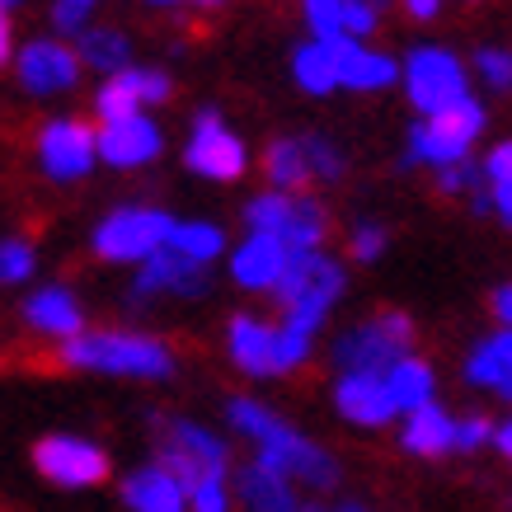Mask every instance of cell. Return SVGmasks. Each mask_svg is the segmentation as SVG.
I'll list each match as a JSON object with an SVG mask.
<instances>
[{"label":"cell","instance_id":"obj_1","mask_svg":"<svg viewBox=\"0 0 512 512\" xmlns=\"http://www.w3.org/2000/svg\"><path fill=\"white\" fill-rule=\"evenodd\" d=\"M226 423L254 447V461H259V466L278 470V475H287V480L301 484V489L325 494V489L339 484V461H334L315 437H306L301 428H292V423L282 419V414H273L268 404L249 400V395H231V400H226Z\"/></svg>","mask_w":512,"mask_h":512},{"label":"cell","instance_id":"obj_2","mask_svg":"<svg viewBox=\"0 0 512 512\" xmlns=\"http://www.w3.org/2000/svg\"><path fill=\"white\" fill-rule=\"evenodd\" d=\"M71 372L90 376H127V381H165L174 376L170 343L156 334H132V329H85L80 339L57 348Z\"/></svg>","mask_w":512,"mask_h":512},{"label":"cell","instance_id":"obj_3","mask_svg":"<svg viewBox=\"0 0 512 512\" xmlns=\"http://www.w3.org/2000/svg\"><path fill=\"white\" fill-rule=\"evenodd\" d=\"M343 287H348V273H343V264L334 254H325V249L292 254V264H287L278 292H273V301H278V311H282L278 325L301 334V339H315L325 329L329 311L339 306Z\"/></svg>","mask_w":512,"mask_h":512},{"label":"cell","instance_id":"obj_4","mask_svg":"<svg viewBox=\"0 0 512 512\" xmlns=\"http://www.w3.org/2000/svg\"><path fill=\"white\" fill-rule=\"evenodd\" d=\"M311 348H315V339H301L292 329L268 325L264 315L235 311L231 325H226V353H231V362L245 376H259V381L306 367V362H311Z\"/></svg>","mask_w":512,"mask_h":512},{"label":"cell","instance_id":"obj_5","mask_svg":"<svg viewBox=\"0 0 512 512\" xmlns=\"http://www.w3.org/2000/svg\"><path fill=\"white\" fill-rule=\"evenodd\" d=\"M414 348V320L404 311H376L372 320L343 329L334 339V367L357 376H386Z\"/></svg>","mask_w":512,"mask_h":512},{"label":"cell","instance_id":"obj_6","mask_svg":"<svg viewBox=\"0 0 512 512\" xmlns=\"http://www.w3.org/2000/svg\"><path fill=\"white\" fill-rule=\"evenodd\" d=\"M484 132V104L480 99H466L447 113H433V118H419L409 127V146H404V165H433V170H451L470 160V146L480 141Z\"/></svg>","mask_w":512,"mask_h":512},{"label":"cell","instance_id":"obj_7","mask_svg":"<svg viewBox=\"0 0 512 512\" xmlns=\"http://www.w3.org/2000/svg\"><path fill=\"white\" fill-rule=\"evenodd\" d=\"M179 221L170 212H160V207H118L109 217L94 226L90 245L99 259H109V264H146V259H156L170 249V235Z\"/></svg>","mask_w":512,"mask_h":512},{"label":"cell","instance_id":"obj_8","mask_svg":"<svg viewBox=\"0 0 512 512\" xmlns=\"http://www.w3.org/2000/svg\"><path fill=\"white\" fill-rule=\"evenodd\" d=\"M404 94H409V104L419 109V118H433V113H447L456 104H466L470 99V76L461 57L447 52V47L437 43H423L414 47L409 57H404Z\"/></svg>","mask_w":512,"mask_h":512},{"label":"cell","instance_id":"obj_9","mask_svg":"<svg viewBox=\"0 0 512 512\" xmlns=\"http://www.w3.org/2000/svg\"><path fill=\"white\" fill-rule=\"evenodd\" d=\"M160 466H170L179 480L198 484V480H231V447L221 442L207 423L198 419H170L160 423Z\"/></svg>","mask_w":512,"mask_h":512},{"label":"cell","instance_id":"obj_10","mask_svg":"<svg viewBox=\"0 0 512 512\" xmlns=\"http://www.w3.org/2000/svg\"><path fill=\"white\" fill-rule=\"evenodd\" d=\"M33 470H38L52 489L80 494V489H99V484L109 480L113 461H109V451L99 447V442H90V437L47 433L33 442Z\"/></svg>","mask_w":512,"mask_h":512},{"label":"cell","instance_id":"obj_11","mask_svg":"<svg viewBox=\"0 0 512 512\" xmlns=\"http://www.w3.org/2000/svg\"><path fill=\"white\" fill-rule=\"evenodd\" d=\"M184 165L198 174V179L235 184V179L249 170V151H245V141L226 127V118H221L217 109H198L193 113V127H188Z\"/></svg>","mask_w":512,"mask_h":512},{"label":"cell","instance_id":"obj_12","mask_svg":"<svg viewBox=\"0 0 512 512\" xmlns=\"http://www.w3.org/2000/svg\"><path fill=\"white\" fill-rule=\"evenodd\" d=\"M38 165L52 184H76L99 165V127L85 118H52L38 132Z\"/></svg>","mask_w":512,"mask_h":512},{"label":"cell","instance_id":"obj_13","mask_svg":"<svg viewBox=\"0 0 512 512\" xmlns=\"http://www.w3.org/2000/svg\"><path fill=\"white\" fill-rule=\"evenodd\" d=\"M15 71H19V85L29 94H71L80 85V62L76 43H66V38H29V43L19 47L15 57Z\"/></svg>","mask_w":512,"mask_h":512},{"label":"cell","instance_id":"obj_14","mask_svg":"<svg viewBox=\"0 0 512 512\" xmlns=\"http://www.w3.org/2000/svg\"><path fill=\"white\" fill-rule=\"evenodd\" d=\"M292 264V249L282 245L278 235H249L226 254V268H231L235 287H245V292H278L282 273Z\"/></svg>","mask_w":512,"mask_h":512},{"label":"cell","instance_id":"obj_15","mask_svg":"<svg viewBox=\"0 0 512 512\" xmlns=\"http://www.w3.org/2000/svg\"><path fill=\"white\" fill-rule=\"evenodd\" d=\"M235 503L245 512H329L325 503L301 494V484H292L278 470L249 461L240 475H235Z\"/></svg>","mask_w":512,"mask_h":512},{"label":"cell","instance_id":"obj_16","mask_svg":"<svg viewBox=\"0 0 512 512\" xmlns=\"http://www.w3.org/2000/svg\"><path fill=\"white\" fill-rule=\"evenodd\" d=\"M165 151V132L151 113H137V118H123V123L99 127V160L113 165V170H141Z\"/></svg>","mask_w":512,"mask_h":512},{"label":"cell","instance_id":"obj_17","mask_svg":"<svg viewBox=\"0 0 512 512\" xmlns=\"http://www.w3.org/2000/svg\"><path fill=\"white\" fill-rule=\"evenodd\" d=\"M334 409H339V419L353 423V428H386V423L400 419V409L390 400L386 376L343 372L339 381H334Z\"/></svg>","mask_w":512,"mask_h":512},{"label":"cell","instance_id":"obj_18","mask_svg":"<svg viewBox=\"0 0 512 512\" xmlns=\"http://www.w3.org/2000/svg\"><path fill=\"white\" fill-rule=\"evenodd\" d=\"M329 52H334L339 90L376 94V90H390V85L404 76V66L395 62L390 52H376V47L357 43V38H339V43H329Z\"/></svg>","mask_w":512,"mask_h":512},{"label":"cell","instance_id":"obj_19","mask_svg":"<svg viewBox=\"0 0 512 512\" xmlns=\"http://www.w3.org/2000/svg\"><path fill=\"white\" fill-rule=\"evenodd\" d=\"M137 301H156V296H202L207 292V268L184 259V254H156L137 268V282H132Z\"/></svg>","mask_w":512,"mask_h":512},{"label":"cell","instance_id":"obj_20","mask_svg":"<svg viewBox=\"0 0 512 512\" xmlns=\"http://www.w3.org/2000/svg\"><path fill=\"white\" fill-rule=\"evenodd\" d=\"M24 320H29L33 334H47V339H57V343H71L85 334V311H80V301L71 296V287H62V282L38 287L24 301Z\"/></svg>","mask_w":512,"mask_h":512},{"label":"cell","instance_id":"obj_21","mask_svg":"<svg viewBox=\"0 0 512 512\" xmlns=\"http://www.w3.org/2000/svg\"><path fill=\"white\" fill-rule=\"evenodd\" d=\"M123 508L127 512H188V489L170 466L146 461L123 480Z\"/></svg>","mask_w":512,"mask_h":512},{"label":"cell","instance_id":"obj_22","mask_svg":"<svg viewBox=\"0 0 512 512\" xmlns=\"http://www.w3.org/2000/svg\"><path fill=\"white\" fill-rule=\"evenodd\" d=\"M400 447L409 451V456H419V461H437V456L456 451V419H451L442 404H423L419 414L404 419Z\"/></svg>","mask_w":512,"mask_h":512},{"label":"cell","instance_id":"obj_23","mask_svg":"<svg viewBox=\"0 0 512 512\" xmlns=\"http://www.w3.org/2000/svg\"><path fill=\"white\" fill-rule=\"evenodd\" d=\"M466 381L480 390H498L512 395V329H494L489 339H480L466 357Z\"/></svg>","mask_w":512,"mask_h":512},{"label":"cell","instance_id":"obj_24","mask_svg":"<svg viewBox=\"0 0 512 512\" xmlns=\"http://www.w3.org/2000/svg\"><path fill=\"white\" fill-rule=\"evenodd\" d=\"M470 207L475 217H498L503 226H512V141H498L484 156V184L470 198Z\"/></svg>","mask_w":512,"mask_h":512},{"label":"cell","instance_id":"obj_25","mask_svg":"<svg viewBox=\"0 0 512 512\" xmlns=\"http://www.w3.org/2000/svg\"><path fill=\"white\" fill-rule=\"evenodd\" d=\"M76 52H80V62H85V71H99L104 80L132 71V43H127V33L113 29V24H90V29L76 38Z\"/></svg>","mask_w":512,"mask_h":512},{"label":"cell","instance_id":"obj_26","mask_svg":"<svg viewBox=\"0 0 512 512\" xmlns=\"http://www.w3.org/2000/svg\"><path fill=\"white\" fill-rule=\"evenodd\" d=\"M386 386H390V400H395V409H400V419L419 414L423 404H437V376H433V367H428L423 357H414V353L390 367V372H386Z\"/></svg>","mask_w":512,"mask_h":512},{"label":"cell","instance_id":"obj_27","mask_svg":"<svg viewBox=\"0 0 512 512\" xmlns=\"http://www.w3.org/2000/svg\"><path fill=\"white\" fill-rule=\"evenodd\" d=\"M292 80L306 94H329L339 90V71H334V52L320 38H306V43L292 47Z\"/></svg>","mask_w":512,"mask_h":512},{"label":"cell","instance_id":"obj_28","mask_svg":"<svg viewBox=\"0 0 512 512\" xmlns=\"http://www.w3.org/2000/svg\"><path fill=\"white\" fill-rule=\"evenodd\" d=\"M264 174L268 188H282V193H301L311 184V165H306V151H301V137H278L264 151Z\"/></svg>","mask_w":512,"mask_h":512},{"label":"cell","instance_id":"obj_29","mask_svg":"<svg viewBox=\"0 0 512 512\" xmlns=\"http://www.w3.org/2000/svg\"><path fill=\"white\" fill-rule=\"evenodd\" d=\"M170 249L184 254V259H193V264L212 268L221 254H226V231L212 226V221H179L170 235Z\"/></svg>","mask_w":512,"mask_h":512},{"label":"cell","instance_id":"obj_30","mask_svg":"<svg viewBox=\"0 0 512 512\" xmlns=\"http://www.w3.org/2000/svg\"><path fill=\"white\" fill-rule=\"evenodd\" d=\"M329 235V212L311 193H296V207H292V221H287V231H282V245L301 254V249H320Z\"/></svg>","mask_w":512,"mask_h":512},{"label":"cell","instance_id":"obj_31","mask_svg":"<svg viewBox=\"0 0 512 512\" xmlns=\"http://www.w3.org/2000/svg\"><path fill=\"white\" fill-rule=\"evenodd\" d=\"M137 113H146V104H141V90L137 80H132V71H123V76L113 80H99V90H94V118L109 127V123H123V118H137Z\"/></svg>","mask_w":512,"mask_h":512},{"label":"cell","instance_id":"obj_32","mask_svg":"<svg viewBox=\"0 0 512 512\" xmlns=\"http://www.w3.org/2000/svg\"><path fill=\"white\" fill-rule=\"evenodd\" d=\"M292 207H296V193H282V188H264L245 202V231L249 235H278L287 231L292 221Z\"/></svg>","mask_w":512,"mask_h":512},{"label":"cell","instance_id":"obj_33","mask_svg":"<svg viewBox=\"0 0 512 512\" xmlns=\"http://www.w3.org/2000/svg\"><path fill=\"white\" fill-rule=\"evenodd\" d=\"M301 151H306V165H311V184H339L343 170H348L343 151L329 137H320V132H306Z\"/></svg>","mask_w":512,"mask_h":512},{"label":"cell","instance_id":"obj_34","mask_svg":"<svg viewBox=\"0 0 512 512\" xmlns=\"http://www.w3.org/2000/svg\"><path fill=\"white\" fill-rule=\"evenodd\" d=\"M343 5H348V0H301V15H306L311 38L339 43L343 38Z\"/></svg>","mask_w":512,"mask_h":512},{"label":"cell","instance_id":"obj_35","mask_svg":"<svg viewBox=\"0 0 512 512\" xmlns=\"http://www.w3.org/2000/svg\"><path fill=\"white\" fill-rule=\"evenodd\" d=\"M33 268H38V254H33L29 240H0V287H15V282H29Z\"/></svg>","mask_w":512,"mask_h":512},{"label":"cell","instance_id":"obj_36","mask_svg":"<svg viewBox=\"0 0 512 512\" xmlns=\"http://www.w3.org/2000/svg\"><path fill=\"white\" fill-rule=\"evenodd\" d=\"M390 245V231L381 221H357L353 231H348V254H353L357 264H376Z\"/></svg>","mask_w":512,"mask_h":512},{"label":"cell","instance_id":"obj_37","mask_svg":"<svg viewBox=\"0 0 512 512\" xmlns=\"http://www.w3.org/2000/svg\"><path fill=\"white\" fill-rule=\"evenodd\" d=\"M235 480H198L188 484V512H231Z\"/></svg>","mask_w":512,"mask_h":512},{"label":"cell","instance_id":"obj_38","mask_svg":"<svg viewBox=\"0 0 512 512\" xmlns=\"http://www.w3.org/2000/svg\"><path fill=\"white\" fill-rule=\"evenodd\" d=\"M475 71H480V80L489 85V90H512V52L508 47H480L475 52Z\"/></svg>","mask_w":512,"mask_h":512},{"label":"cell","instance_id":"obj_39","mask_svg":"<svg viewBox=\"0 0 512 512\" xmlns=\"http://www.w3.org/2000/svg\"><path fill=\"white\" fill-rule=\"evenodd\" d=\"M376 29H381V0H348L343 5V38L367 43Z\"/></svg>","mask_w":512,"mask_h":512},{"label":"cell","instance_id":"obj_40","mask_svg":"<svg viewBox=\"0 0 512 512\" xmlns=\"http://www.w3.org/2000/svg\"><path fill=\"white\" fill-rule=\"evenodd\" d=\"M484 184V165L475 160H461V165H451V170H437V188L447 193V198H475Z\"/></svg>","mask_w":512,"mask_h":512},{"label":"cell","instance_id":"obj_41","mask_svg":"<svg viewBox=\"0 0 512 512\" xmlns=\"http://www.w3.org/2000/svg\"><path fill=\"white\" fill-rule=\"evenodd\" d=\"M132 80H137V90H141V104L146 109H156V104H165L174 94V80L160 71V66H132Z\"/></svg>","mask_w":512,"mask_h":512},{"label":"cell","instance_id":"obj_42","mask_svg":"<svg viewBox=\"0 0 512 512\" xmlns=\"http://www.w3.org/2000/svg\"><path fill=\"white\" fill-rule=\"evenodd\" d=\"M494 433H498V423H489L484 414H466V419H456V451L494 447Z\"/></svg>","mask_w":512,"mask_h":512},{"label":"cell","instance_id":"obj_43","mask_svg":"<svg viewBox=\"0 0 512 512\" xmlns=\"http://www.w3.org/2000/svg\"><path fill=\"white\" fill-rule=\"evenodd\" d=\"M489 311H494V320L503 329H512V282L494 287V296H489Z\"/></svg>","mask_w":512,"mask_h":512},{"label":"cell","instance_id":"obj_44","mask_svg":"<svg viewBox=\"0 0 512 512\" xmlns=\"http://www.w3.org/2000/svg\"><path fill=\"white\" fill-rule=\"evenodd\" d=\"M10 57H19V47H15V24H10V10H0V66L10 62Z\"/></svg>","mask_w":512,"mask_h":512},{"label":"cell","instance_id":"obj_45","mask_svg":"<svg viewBox=\"0 0 512 512\" xmlns=\"http://www.w3.org/2000/svg\"><path fill=\"white\" fill-rule=\"evenodd\" d=\"M404 15L419 19V24H428V19L442 15V0H404Z\"/></svg>","mask_w":512,"mask_h":512},{"label":"cell","instance_id":"obj_46","mask_svg":"<svg viewBox=\"0 0 512 512\" xmlns=\"http://www.w3.org/2000/svg\"><path fill=\"white\" fill-rule=\"evenodd\" d=\"M494 447H498V456H503V461H512V419H503V423H498Z\"/></svg>","mask_w":512,"mask_h":512},{"label":"cell","instance_id":"obj_47","mask_svg":"<svg viewBox=\"0 0 512 512\" xmlns=\"http://www.w3.org/2000/svg\"><path fill=\"white\" fill-rule=\"evenodd\" d=\"M329 512H372V508H367V503H357V498H339Z\"/></svg>","mask_w":512,"mask_h":512},{"label":"cell","instance_id":"obj_48","mask_svg":"<svg viewBox=\"0 0 512 512\" xmlns=\"http://www.w3.org/2000/svg\"><path fill=\"white\" fill-rule=\"evenodd\" d=\"M193 5H198V10H221L226 0H193Z\"/></svg>","mask_w":512,"mask_h":512},{"label":"cell","instance_id":"obj_49","mask_svg":"<svg viewBox=\"0 0 512 512\" xmlns=\"http://www.w3.org/2000/svg\"><path fill=\"white\" fill-rule=\"evenodd\" d=\"M146 5H184V0H146ZM193 5V0H188Z\"/></svg>","mask_w":512,"mask_h":512},{"label":"cell","instance_id":"obj_50","mask_svg":"<svg viewBox=\"0 0 512 512\" xmlns=\"http://www.w3.org/2000/svg\"><path fill=\"white\" fill-rule=\"evenodd\" d=\"M66 5H80V10H94V0H66Z\"/></svg>","mask_w":512,"mask_h":512},{"label":"cell","instance_id":"obj_51","mask_svg":"<svg viewBox=\"0 0 512 512\" xmlns=\"http://www.w3.org/2000/svg\"><path fill=\"white\" fill-rule=\"evenodd\" d=\"M10 5H19V0H0V10H10Z\"/></svg>","mask_w":512,"mask_h":512},{"label":"cell","instance_id":"obj_52","mask_svg":"<svg viewBox=\"0 0 512 512\" xmlns=\"http://www.w3.org/2000/svg\"><path fill=\"white\" fill-rule=\"evenodd\" d=\"M508 400H512V395H508Z\"/></svg>","mask_w":512,"mask_h":512}]
</instances>
